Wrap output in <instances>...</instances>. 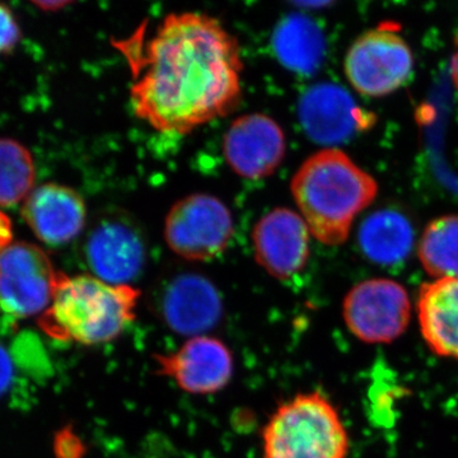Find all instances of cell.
<instances>
[{
	"instance_id": "cell-1",
	"label": "cell",
	"mask_w": 458,
	"mask_h": 458,
	"mask_svg": "<svg viewBox=\"0 0 458 458\" xmlns=\"http://www.w3.org/2000/svg\"><path fill=\"white\" fill-rule=\"evenodd\" d=\"M122 42L132 73L134 113L161 132L188 134L240 102V45L216 18L172 13L147 44L140 32Z\"/></svg>"
},
{
	"instance_id": "cell-2",
	"label": "cell",
	"mask_w": 458,
	"mask_h": 458,
	"mask_svg": "<svg viewBox=\"0 0 458 458\" xmlns=\"http://www.w3.org/2000/svg\"><path fill=\"white\" fill-rule=\"evenodd\" d=\"M301 216L316 240L339 246L355 216L377 197L376 180L336 148L319 150L303 162L291 183Z\"/></svg>"
},
{
	"instance_id": "cell-3",
	"label": "cell",
	"mask_w": 458,
	"mask_h": 458,
	"mask_svg": "<svg viewBox=\"0 0 458 458\" xmlns=\"http://www.w3.org/2000/svg\"><path fill=\"white\" fill-rule=\"evenodd\" d=\"M140 292L89 274L62 273L49 309L38 318L47 335L64 343L99 345L114 342L137 318Z\"/></svg>"
},
{
	"instance_id": "cell-4",
	"label": "cell",
	"mask_w": 458,
	"mask_h": 458,
	"mask_svg": "<svg viewBox=\"0 0 458 458\" xmlns=\"http://www.w3.org/2000/svg\"><path fill=\"white\" fill-rule=\"evenodd\" d=\"M348 452L342 418L319 393L286 401L262 430V458H346Z\"/></svg>"
},
{
	"instance_id": "cell-5",
	"label": "cell",
	"mask_w": 458,
	"mask_h": 458,
	"mask_svg": "<svg viewBox=\"0 0 458 458\" xmlns=\"http://www.w3.org/2000/svg\"><path fill=\"white\" fill-rule=\"evenodd\" d=\"M414 69V56L393 23L363 33L345 57V75L360 95L382 98L403 86Z\"/></svg>"
},
{
	"instance_id": "cell-6",
	"label": "cell",
	"mask_w": 458,
	"mask_h": 458,
	"mask_svg": "<svg viewBox=\"0 0 458 458\" xmlns=\"http://www.w3.org/2000/svg\"><path fill=\"white\" fill-rule=\"evenodd\" d=\"M60 276L40 247L11 243L0 252V311L11 319L40 318L49 309Z\"/></svg>"
},
{
	"instance_id": "cell-7",
	"label": "cell",
	"mask_w": 458,
	"mask_h": 458,
	"mask_svg": "<svg viewBox=\"0 0 458 458\" xmlns=\"http://www.w3.org/2000/svg\"><path fill=\"white\" fill-rule=\"evenodd\" d=\"M232 236L231 212L212 195L194 194L181 199L165 216V242L186 260H212L227 249Z\"/></svg>"
},
{
	"instance_id": "cell-8",
	"label": "cell",
	"mask_w": 458,
	"mask_h": 458,
	"mask_svg": "<svg viewBox=\"0 0 458 458\" xmlns=\"http://www.w3.org/2000/svg\"><path fill=\"white\" fill-rule=\"evenodd\" d=\"M346 327L361 342L386 344L405 333L411 318L408 292L390 279L364 280L343 303Z\"/></svg>"
},
{
	"instance_id": "cell-9",
	"label": "cell",
	"mask_w": 458,
	"mask_h": 458,
	"mask_svg": "<svg viewBox=\"0 0 458 458\" xmlns=\"http://www.w3.org/2000/svg\"><path fill=\"white\" fill-rule=\"evenodd\" d=\"M158 375L191 394H212L227 387L233 376V355L216 337H190L174 352L156 354Z\"/></svg>"
},
{
	"instance_id": "cell-10",
	"label": "cell",
	"mask_w": 458,
	"mask_h": 458,
	"mask_svg": "<svg viewBox=\"0 0 458 458\" xmlns=\"http://www.w3.org/2000/svg\"><path fill=\"white\" fill-rule=\"evenodd\" d=\"M284 131L267 114H249L229 126L223 140L225 161L238 176L260 180L278 170L285 156Z\"/></svg>"
},
{
	"instance_id": "cell-11",
	"label": "cell",
	"mask_w": 458,
	"mask_h": 458,
	"mask_svg": "<svg viewBox=\"0 0 458 458\" xmlns=\"http://www.w3.org/2000/svg\"><path fill=\"white\" fill-rule=\"evenodd\" d=\"M310 234L301 214L276 208L265 214L252 232L256 261L273 278H292L309 261Z\"/></svg>"
},
{
	"instance_id": "cell-12",
	"label": "cell",
	"mask_w": 458,
	"mask_h": 458,
	"mask_svg": "<svg viewBox=\"0 0 458 458\" xmlns=\"http://www.w3.org/2000/svg\"><path fill=\"white\" fill-rule=\"evenodd\" d=\"M298 113L307 134L325 144L342 143L375 122L345 89L331 83L318 84L307 90Z\"/></svg>"
},
{
	"instance_id": "cell-13",
	"label": "cell",
	"mask_w": 458,
	"mask_h": 458,
	"mask_svg": "<svg viewBox=\"0 0 458 458\" xmlns=\"http://www.w3.org/2000/svg\"><path fill=\"white\" fill-rule=\"evenodd\" d=\"M23 218L42 242L65 245L86 225V204L75 190L45 183L32 190L23 205Z\"/></svg>"
},
{
	"instance_id": "cell-14",
	"label": "cell",
	"mask_w": 458,
	"mask_h": 458,
	"mask_svg": "<svg viewBox=\"0 0 458 458\" xmlns=\"http://www.w3.org/2000/svg\"><path fill=\"white\" fill-rule=\"evenodd\" d=\"M87 259L98 278L111 284H129L143 269L146 251L140 234L129 225H99L87 242Z\"/></svg>"
},
{
	"instance_id": "cell-15",
	"label": "cell",
	"mask_w": 458,
	"mask_h": 458,
	"mask_svg": "<svg viewBox=\"0 0 458 458\" xmlns=\"http://www.w3.org/2000/svg\"><path fill=\"white\" fill-rule=\"evenodd\" d=\"M162 312L172 330L182 335L199 336L221 318V295L204 276L185 274L168 286Z\"/></svg>"
},
{
	"instance_id": "cell-16",
	"label": "cell",
	"mask_w": 458,
	"mask_h": 458,
	"mask_svg": "<svg viewBox=\"0 0 458 458\" xmlns=\"http://www.w3.org/2000/svg\"><path fill=\"white\" fill-rule=\"evenodd\" d=\"M418 315L421 335L430 351L458 360V276L421 286Z\"/></svg>"
},
{
	"instance_id": "cell-17",
	"label": "cell",
	"mask_w": 458,
	"mask_h": 458,
	"mask_svg": "<svg viewBox=\"0 0 458 458\" xmlns=\"http://www.w3.org/2000/svg\"><path fill=\"white\" fill-rule=\"evenodd\" d=\"M360 249L379 265H396L405 260L414 245V231L405 216L394 210L370 214L360 228Z\"/></svg>"
},
{
	"instance_id": "cell-18",
	"label": "cell",
	"mask_w": 458,
	"mask_h": 458,
	"mask_svg": "<svg viewBox=\"0 0 458 458\" xmlns=\"http://www.w3.org/2000/svg\"><path fill=\"white\" fill-rule=\"evenodd\" d=\"M274 49L286 68L310 74L324 60L325 38L312 20L302 14H292L276 29Z\"/></svg>"
},
{
	"instance_id": "cell-19",
	"label": "cell",
	"mask_w": 458,
	"mask_h": 458,
	"mask_svg": "<svg viewBox=\"0 0 458 458\" xmlns=\"http://www.w3.org/2000/svg\"><path fill=\"white\" fill-rule=\"evenodd\" d=\"M424 270L436 279L458 276V216L434 219L419 242Z\"/></svg>"
},
{
	"instance_id": "cell-20",
	"label": "cell",
	"mask_w": 458,
	"mask_h": 458,
	"mask_svg": "<svg viewBox=\"0 0 458 458\" xmlns=\"http://www.w3.org/2000/svg\"><path fill=\"white\" fill-rule=\"evenodd\" d=\"M35 177L29 150L16 140H0V207H13L27 199Z\"/></svg>"
},
{
	"instance_id": "cell-21",
	"label": "cell",
	"mask_w": 458,
	"mask_h": 458,
	"mask_svg": "<svg viewBox=\"0 0 458 458\" xmlns=\"http://www.w3.org/2000/svg\"><path fill=\"white\" fill-rule=\"evenodd\" d=\"M21 38V30L13 12L0 4V55L11 53Z\"/></svg>"
},
{
	"instance_id": "cell-22",
	"label": "cell",
	"mask_w": 458,
	"mask_h": 458,
	"mask_svg": "<svg viewBox=\"0 0 458 458\" xmlns=\"http://www.w3.org/2000/svg\"><path fill=\"white\" fill-rule=\"evenodd\" d=\"M16 357L0 343V397L11 390L16 377Z\"/></svg>"
},
{
	"instance_id": "cell-23",
	"label": "cell",
	"mask_w": 458,
	"mask_h": 458,
	"mask_svg": "<svg viewBox=\"0 0 458 458\" xmlns=\"http://www.w3.org/2000/svg\"><path fill=\"white\" fill-rule=\"evenodd\" d=\"M12 243V223L4 213L0 212V252Z\"/></svg>"
},
{
	"instance_id": "cell-24",
	"label": "cell",
	"mask_w": 458,
	"mask_h": 458,
	"mask_svg": "<svg viewBox=\"0 0 458 458\" xmlns=\"http://www.w3.org/2000/svg\"><path fill=\"white\" fill-rule=\"evenodd\" d=\"M33 4L38 5L41 11L45 12H55L59 9L66 7L71 4L69 2H33Z\"/></svg>"
},
{
	"instance_id": "cell-25",
	"label": "cell",
	"mask_w": 458,
	"mask_h": 458,
	"mask_svg": "<svg viewBox=\"0 0 458 458\" xmlns=\"http://www.w3.org/2000/svg\"><path fill=\"white\" fill-rule=\"evenodd\" d=\"M451 74L454 86H456V89H458V50L456 51V54H454V57H452Z\"/></svg>"
}]
</instances>
